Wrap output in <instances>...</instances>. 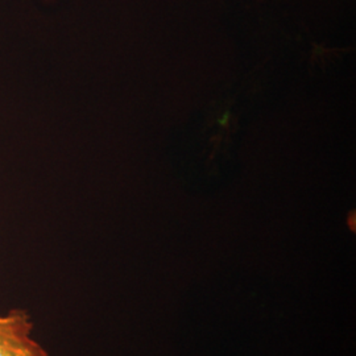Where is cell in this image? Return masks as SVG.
<instances>
[{"mask_svg": "<svg viewBox=\"0 0 356 356\" xmlns=\"http://www.w3.org/2000/svg\"><path fill=\"white\" fill-rule=\"evenodd\" d=\"M32 331L33 322L26 310L0 313V356H49Z\"/></svg>", "mask_w": 356, "mask_h": 356, "instance_id": "obj_1", "label": "cell"}]
</instances>
